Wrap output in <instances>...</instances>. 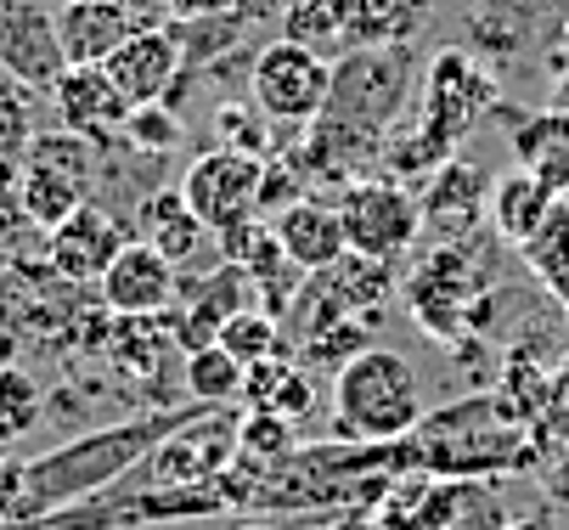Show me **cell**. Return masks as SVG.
<instances>
[{"mask_svg":"<svg viewBox=\"0 0 569 530\" xmlns=\"http://www.w3.org/2000/svg\"><path fill=\"white\" fill-rule=\"evenodd\" d=\"M418 80V46H356L333 62L328 102L305 130V164L316 181H361L383 164V141L406 113Z\"/></svg>","mask_w":569,"mask_h":530,"instance_id":"6da1fadb","label":"cell"},{"mask_svg":"<svg viewBox=\"0 0 569 530\" xmlns=\"http://www.w3.org/2000/svg\"><path fill=\"white\" fill-rule=\"evenodd\" d=\"M209 407L192 401V407H152V412H136V418H113L102 429H86L73 434L40 458L23 463V480H18V502H12V519H46V513H62L86 497H102L108 486H119L152 446H164L176 429H187L192 418H203Z\"/></svg>","mask_w":569,"mask_h":530,"instance_id":"7a4b0ae2","label":"cell"},{"mask_svg":"<svg viewBox=\"0 0 569 530\" xmlns=\"http://www.w3.org/2000/svg\"><path fill=\"white\" fill-rule=\"evenodd\" d=\"M497 108V80L491 68H479L473 51L446 46L429 62L423 80V108L412 124H395L383 141V176L389 181H412V176H435L440 164L457 159V147L473 136V124Z\"/></svg>","mask_w":569,"mask_h":530,"instance_id":"3957f363","label":"cell"},{"mask_svg":"<svg viewBox=\"0 0 569 530\" xmlns=\"http://www.w3.org/2000/svg\"><path fill=\"white\" fill-rule=\"evenodd\" d=\"M423 418H429L423 378L400 350L372 344L333 372V434L339 440H356V446L406 440Z\"/></svg>","mask_w":569,"mask_h":530,"instance_id":"277c9868","label":"cell"},{"mask_svg":"<svg viewBox=\"0 0 569 530\" xmlns=\"http://www.w3.org/2000/svg\"><path fill=\"white\" fill-rule=\"evenodd\" d=\"M97 170H102V147H91L73 130H40L29 141V164L18 176V209L34 232L62 226L73 209H86L97 192Z\"/></svg>","mask_w":569,"mask_h":530,"instance_id":"5b68a950","label":"cell"},{"mask_svg":"<svg viewBox=\"0 0 569 530\" xmlns=\"http://www.w3.org/2000/svg\"><path fill=\"white\" fill-rule=\"evenodd\" d=\"M395 293V266L389 260H367V254H345L328 271H310L293 293V306L282 317L288 344H305L310 333L333 328L345 317H383Z\"/></svg>","mask_w":569,"mask_h":530,"instance_id":"8992f818","label":"cell"},{"mask_svg":"<svg viewBox=\"0 0 569 530\" xmlns=\"http://www.w3.org/2000/svg\"><path fill=\"white\" fill-rule=\"evenodd\" d=\"M339 220H345V249L350 254H367V260H400L406 249L418 243L423 232V209L418 198L406 192L400 181L389 176H361V181H345L339 192Z\"/></svg>","mask_w":569,"mask_h":530,"instance_id":"52a82bcc","label":"cell"},{"mask_svg":"<svg viewBox=\"0 0 569 530\" xmlns=\"http://www.w3.org/2000/svg\"><path fill=\"white\" fill-rule=\"evenodd\" d=\"M328 86H333V62L293 46V40H271L249 62V102L271 124H305L310 130V119L328 102Z\"/></svg>","mask_w":569,"mask_h":530,"instance_id":"ba28073f","label":"cell"},{"mask_svg":"<svg viewBox=\"0 0 569 530\" xmlns=\"http://www.w3.org/2000/svg\"><path fill=\"white\" fill-rule=\"evenodd\" d=\"M181 198L192 203V214L209 226V238H220L226 226L260 220L266 214V159L237 153V147H214L198 153L181 176Z\"/></svg>","mask_w":569,"mask_h":530,"instance_id":"9c48e42d","label":"cell"},{"mask_svg":"<svg viewBox=\"0 0 569 530\" xmlns=\"http://www.w3.org/2000/svg\"><path fill=\"white\" fill-rule=\"evenodd\" d=\"M231 463H237V407L203 412L187 429H176L164 446H152L119 486H130V491H141V486H198V480H214Z\"/></svg>","mask_w":569,"mask_h":530,"instance_id":"30bf717a","label":"cell"},{"mask_svg":"<svg viewBox=\"0 0 569 530\" xmlns=\"http://www.w3.org/2000/svg\"><path fill=\"white\" fill-rule=\"evenodd\" d=\"M62 40H57V12H46L40 0H0V73L34 97H51L62 80Z\"/></svg>","mask_w":569,"mask_h":530,"instance_id":"8fae6325","label":"cell"},{"mask_svg":"<svg viewBox=\"0 0 569 530\" xmlns=\"http://www.w3.org/2000/svg\"><path fill=\"white\" fill-rule=\"evenodd\" d=\"M479 480H440V474H400L367 502L372 530H457Z\"/></svg>","mask_w":569,"mask_h":530,"instance_id":"7c38bea8","label":"cell"},{"mask_svg":"<svg viewBox=\"0 0 569 530\" xmlns=\"http://www.w3.org/2000/svg\"><path fill=\"white\" fill-rule=\"evenodd\" d=\"M130 238H124V220L119 214H108L97 198L86 203V209H73L62 226H51L46 232V266H51V277L57 282H102V271L119 260V249H124Z\"/></svg>","mask_w":569,"mask_h":530,"instance_id":"4fadbf2b","label":"cell"},{"mask_svg":"<svg viewBox=\"0 0 569 530\" xmlns=\"http://www.w3.org/2000/svg\"><path fill=\"white\" fill-rule=\"evenodd\" d=\"M51 113L62 130L86 136L91 147H119L124 141V119H130V102L124 91L108 80V68H62V80L51 86Z\"/></svg>","mask_w":569,"mask_h":530,"instance_id":"5bb4252c","label":"cell"},{"mask_svg":"<svg viewBox=\"0 0 569 530\" xmlns=\"http://www.w3.org/2000/svg\"><path fill=\"white\" fill-rule=\"evenodd\" d=\"M176 293H181V271L141 238H130L97 282V299L108 317H158L176 306Z\"/></svg>","mask_w":569,"mask_h":530,"instance_id":"9a60e30c","label":"cell"},{"mask_svg":"<svg viewBox=\"0 0 569 530\" xmlns=\"http://www.w3.org/2000/svg\"><path fill=\"white\" fill-rule=\"evenodd\" d=\"M108 80L124 91L130 108L141 102H164L181 80V40H176V23H141L108 62Z\"/></svg>","mask_w":569,"mask_h":530,"instance_id":"2e32d148","label":"cell"},{"mask_svg":"<svg viewBox=\"0 0 569 530\" xmlns=\"http://www.w3.org/2000/svg\"><path fill=\"white\" fill-rule=\"evenodd\" d=\"M249 306H254V288H249V277H242V266H226V260H220L203 282L187 288V306L170 311V328H176L181 356L214 344L220 328H226L237 311H249Z\"/></svg>","mask_w":569,"mask_h":530,"instance_id":"e0dca14e","label":"cell"},{"mask_svg":"<svg viewBox=\"0 0 569 530\" xmlns=\"http://www.w3.org/2000/svg\"><path fill=\"white\" fill-rule=\"evenodd\" d=\"M102 350H108V361L130 378V384H141L147 396H158V384L170 390V356H181L170 311H158V317H108Z\"/></svg>","mask_w":569,"mask_h":530,"instance_id":"ac0fdd59","label":"cell"},{"mask_svg":"<svg viewBox=\"0 0 569 530\" xmlns=\"http://www.w3.org/2000/svg\"><path fill=\"white\" fill-rule=\"evenodd\" d=\"M136 29L141 18L124 0H62L57 7V40H62L68 68H102Z\"/></svg>","mask_w":569,"mask_h":530,"instance_id":"d6986e66","label":"cell"},{"mask_svg":"<svg viewBox=\"0 0 569 530\" xmlns=\"http://www.w3.org/2000/svg\"><path fill=\"white\" fill-rule=\"evenodd\" d=\"M271 232L282 243V254L310 277V271H328L333 260H345V220L333 203H321V198H293L271 214Z\"/></svg>","mask_w":569,"mask_h":530,"instance_id":"ffe728a7","label":"cell"},{"mask_svg":"<svg viewBox=\"0 0 569 530\" xmlns=\"http://www.w3.org/2000/svg\"><path fill=\"white\" fill-rule=\"evenodd\" d=\"M130 220H136L141 243H147V249H158L176 271H181V266H192V260L203 254V243H209V226L192 214V203L181 198V187H152V192H141Z\"/></svg>","mask_w":569,"mask_h":530,"instance_id":"44dd1931","label":"cell"},{"mask_svg":"<svg viewBox=\"0 0 569 530\" xmlns=\"http://www.w3.org/2000/svg\"><path fill=\"white\" fill-rule=\"evenodd\" d=\"M423 226L435 232V243H468L479 232V209H485V176L468 164H440L418 198Z\"/></svg>","mask_w":569,"mask_h":530,"instance_id":"7402d4cb","label":"cell"},{"mask_svg":"<svg viewBox=\"0 0 569 530\" xmlns=\"http://www.w3.org/2000/svg\"><path fill=\"white\" fill-rule=\"evenodd\" d=\"M350 18H356V0H288L282 40H293L316 57H345L350 51Z\"/></svg>","mask_w":569,"mask_h":530,"instance_id":"603a6c76","label":"cell"},{"mask_svg":"<svg viewBox=\"0 0 569 530\" xmlns=\"http://www.w3.org/2000/svg\"><path fill=\"white\" fill-rule=\"evenodd\" d=\"M429 29V0H356L350 51L356 46H418Z\"/></svg>","mask_w":569,"mask_h":530,"instance_id":"cb8c5ba5","label":"cell"},{"mask_svg":"<svg viewBox=\"0 0 569 530\" xmlns=\"http://www.w3.org/2000/svg\"><path fill=\"white\" fill-rule=\"evenodd\" d=\"M40 136V108L34 91L18 80H0V187H18L29 164V141Z\"/></svg>","mask_w":569,"mask_h":530,"instance_id":"d4e9b609","label":"cell"},{"mask_svg":"<svg viewBox=\"0 0 569 530\" xmlns=\"http://www.w3.org/2000/svg\"><path fill=\"white\" fill-rule=\"evenodd\" d=\"M181 390L192 401H203L209 412H226V407L242 401V361L226 356L220 344H203L181 361Z\"/></svg>","mask_w":569,"mask_h":530,"instance_id":"484cf974","label":"cell"},{"mask_svg":"<svg viewBox=\"0 0 569 530\" xmlns=\"http://www.w3.org/2000/svg\"><path fill=\"white\" fill-rule=\"evenodd\" d=\"M226 356H237L242 367H254V361H271V356H288V333H282V317H271V311H260V306H249V311H237L226 328H220V339H214Z\"/></svg>","mask_w":569,"mask_h":530,"instance_id":"4316f807","label":"cell"},{"mask_svg":"<svg viewBox=\"0 0 569 530\" xmlns=\"http://www.w3.org/2000/svg\"><path fill=\"white\" fill-rule=\"evenodd\" d=\"M46 418V390H40V378L23 372L18 361L0 372V451H12L34 423Z\"/></svg>","mask_w":569,"mask_h":530,"instance_id":"83f0119b","label":"cell"},{"mask_svg":"<svg viewBox=\"0 0 569 530\" xmlns=\"http://www.w3.org/2000/svg\"><path fill=\"white\" fill-rule=\"evenodd\" d=\"M372 333H378V317H345V322H333V328L310 333V339L293 344V350L305 356V367H328V372H339L345 361H356L361 350L378 344Z\"/></svg>","mask_w":569,"mask_h":530,"instance_id":"f1b7e54d","label":"cell"},{"mask_svg":"<svg viewBox=\"0 0 569 530\" xmlns=\"http://www.w3.org/2000/svg\"><path fill=\"white\" fill-rule=\"evenodd\" d=\"M299 451V429L277 412H237V458L249 463H288Z\"/></svg>","mask_w":569,"mask_h":530,"instance_id":"f546056e","label":"cell"},{"mask_svg":"<svg viewBox=\"0 0 569 530\" xmlns=\"http://www.w3.org/2000/svg\"><path fill=\"white\" fill-rule=\"evenodd\" d=\"M181 136H187V119H181V108H170V102H141V108H130V119H124V147H130V153H141V159L176 153Z\"/></svg>","mask_w":569,"mask_h":530,"instance_id":"4dcf8cb0","label":"cell"},{"mask_svg":"<svg viewBox=\"0 0 569 530\" xmlns=\"http://www.w3.org/2000/svg\"><path fill=\"white\" fill-rule=\"evenodd\" d=\"M547 209H552L547 181H536V176H525V170H519L513 181H502V192H497V220H502V232L519 238V243L547 220Z\"/></svg>","mask_w":569,"mask_h":530,"instance_id":"1f68e13d","label":"cell"},{"mask_svg":"<svg viewBox=\"0 0 569 530\" xmlns=\"http://www.w3.org/2000/svg\"><path fill=\"white\" fill-rule=\"evenodd\" d=\"M214 130H220V147H237V153H254V159H271V136L266 124L254 119V102H220L214 108Z\"/></svg>","mask_w":569,"mask_h":530,"instance_id":"d6a6232c","label":"cell"},{"mask_svg":"<svg viewBox=\"0 0 569 530\" xmlns=\"http://www.w3.org/2000/svg\"><path fill=\"white\" fill-rule=\"evenodd\" d=\"M260 412H277V418H288L293 429L310 423V418H316V384H310V372L288 367V372H282V384H277V396H271Z\"/></svg>","mask_w":569,"mask_h":530,"instance_id":"836d02e7","label":"cell"},{"mask_svg":"<svg viewBox=\"0 0 569 530\" xmlns=\"http://www.w3.org/2000/svg\"><path fill=\"white\" fill-rule=\"evenodd\" d=\"M124 7H130L141 23H170V18H176V0H124Z\"/></svg>","mask_w":569,"mask_h":530,"instance_id":"e575fe53","label":"cell"},{"mask_svg":"<svg viewBox=\"0 0 569 530\" xmlns=\"http://www.w3.org/2000/svg\"><path fill=\"white\" fill-rule=\"evenodd\" d=\"M237 12L249 18V23H254V18H277V23H282V12H288V0H237Z\"/></svg>","mask_w":569,"mask_h":530,"instance_id":"d590c367","label":"cell"},{"mask_svg":"<svg viewBox=\"0 0 569 530\" xmlns=\"http://www.w3.org/2000/svg\"><path fill=\"white\" fill-rule=\"evenodd\" d=\"M18 361V328L12 322H0V372H7Z\"/></svg>","mask_w":569,"mask_h":530,"instance_id":"8d00e7d4","label":"cell"},{"mask_svg":"<svg viewBox=\"0 0 569 530\" xmlns=\"http://www.w3.org/2000/svg\"><path fill=\"white\" fill-rule=\"evenodd\" d=\"M231 530H288V524H277V519H237Z\"/></svg>","mask_w":569,"mask_h":530,"instance_id":"74e56055","label":"cell"},{"mask_svg":"<svg viewBox=\"0 0 569 530\" xmlns=\"http://www.w3.org/2000/svg\"><path fill=\"white\" fill-rule=\"evenodd\" d=\"M299 530H321V524H299ZM333 530H345V519H339V524H333Z\"/></svg>","mask_w":569,"mask_h":530,"instance_id":"f35d334b","label":"cell"},{"mask_svg":"<svg viewBox=\"0 0 569 530\" xmlns=\"http://www.w3.org/2000/svg\"><path fill=\"white\" fill-rule=\"evenodd\" d=\"M513 530H541V524H513Z\"/></svg>","mask_w":569,"mask_h":530,"instance_id":"ab89813d","label":"cell"},{"mask_svg":"<svg viewBox=\"0 0 569 530\" xmlns=\"http://www.w3.org/2000/svg\"><path fill=\"white\" fill-rule=\"evenodd\" d=\"M563 46H569V29H563Z\"/></svg>","mask_w":569,"mask_h":530,"instance_id":"60d3db41","label":"cell"}]
</instances>
